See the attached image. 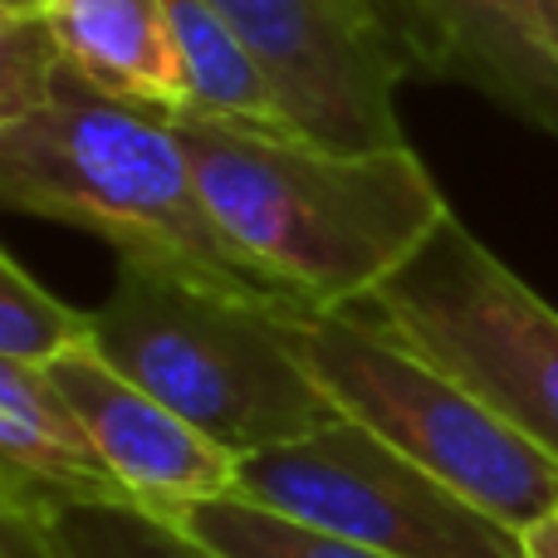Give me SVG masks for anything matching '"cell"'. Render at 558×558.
Listing matches in <instances>:
<instances>
[{
  "mask_svg": "<svg viewBox=\"0 0 558 558\" xmlns=\"http://www.w3.org/2000/svg\"><path fill=\"white\" fill-rule=\"evenodd\" d=\"M235 495L387 558H530L524 534L348 416L241 461Z\"/></svg>",
  "mask_w": 558,
  "mask_h": 558,
  "instance_id": "cell-6",
  "label": "cell"
},
{
  "mask_svg": "<svg viewBox=\"0 0 558 558\" xmlns=\"http://www.w3.org/2000/svg\"><path fill=\"white\" fill-rule=\"evenodd\" d=\"M49 0H0V15H45Z\"/></svg>",
  "mask_w": 558,
  "mask_h": 558,
  "instance_id": "cell-19",
  "label": "cell"
},
{
  "mask_svg": "<svg viewBox=\"0 0 558 558\" xmlns=\"http://www.w3.org/2000/svg\"><path fill=\"white\" fill-rule=\"evenodd\" d=\"M255 54L289 133L338 153L407 147L397 84L407 74L387 29L357 0H211Z\"/></svg>",
  "mask_w": 558,
  "mask_h": 558,
  "instance_id": "cell-7",
  "label": "cell"
},
{
  "mask_svg": "<svg viewBox=\"0 0 558 558\" xmlns=\"http://www.w3.org/2000/svg\"><path fill=\"white\" fill-rule=\"evenodd\" d=\"M167 118L231 255L314 314L367 304L451 216L412 147L338 153L299 133Z\"/></svg>",
  "mask_w": 558,
  "mask_h": 558,
  "instance_id": "cell-1",
  "label": "cell"
},
{
  "mask_svg": "<svg viewBox=\"0 0 558 558\" xmlns=\"http://www.w3.org/2000/svg\"><path fill=\"white\" fill-rule=\"evenodd\" d=\"M84 343H94V308L64 304L15 255H0V363L49 367Z\"/></svg>",
  "mask_w": 558,
  "mask_h": 558,
  "instance_id": "cell-15",
  "label": "cell"
},
{
  "mask_svg": "<svg viewBox=\"0 0 558 558\" xmlns=\"http://www.w3.org/2000/svg\"><path fill=\"white\" fill-rule=\"evenodd\" d=\"M294 348L314 383L348 422L383 436L392 451L481 505L514 534L558 514V461L520 436L451 373L373 324L357 308L289 318Z\"/></svg>",
  "mask_w": 558,
  "mask_h": 558,
  "instance_id": "cell-4",
  "label": "cell"
},
{
  "mask_svg": "<svg viewBox=\"0 0 558 558\" xmlns=\"http://www.w3.org/2000/svg\"><path fill=\"white\" fill-rule=\"evenodd\" d=\"M0 558H216L133 500H69L0 475Z\"/></svg>",
  "mask_w": 558,
  "mask_h": 558,
  "instance_id": "cell-11",
  "label": "cell"
},
{
  "mask_svg": "<svg viewBox=\"0 0 558 558\" xmlns=\"http://www.w3.org/2000/svg\"><path fill=\"white\" fill-rule=\"evenodd\" d=\"M45 373L69 397L108 471L143 510L177 514L186 505L235 495L241 461L221 451L211 436H202L192 422H182L172 407H162L147 387L118 373L94 343L64 353Z\"/></svg>",
  "mask_w": 558,
  "mask_h": 558,
  "instance_id": "cell-8",
  "label": "cell"
},
{
  "mask_svg": "<svg viewBox=\"0 0 558 558\" xmlns=\"http://www.w3.org/2000/svg\"><path fill=\"white\" fill-rule=\"evenodd\" d=\"M64 69L69 59L45 15H0V123L45 108Z\"/></svg>",
  "mask_w": 558,
  "mask_h": 558,
  "instance_id": "cell-16",
  "label": "cell"
},
{
  "mask_svg": "<svg viewBox=\"0 0 558 558\" xmlns=\"http://www.w3.org/2000/svg\"><path fill=\"white\" fill-rule=\"evenodd\" d=\"M299 304L216 279L118 260L94 308V348L235 461L333 426L338 407L289 333Z\"/></svg>",
  "mask_w": 558,
  "mask_h": 558,
  "instance_id": "cell-2",
  "label": "cell"
},
{
  "mask_svg": "<svg viewBox=\"0 0 558 558\" xmlns=\"http://www.w3.org/2000/svg\"><path fill=\"white\" fill-rule=\"evenodd\" d=\"M0 475L69 500H133L45 367L0 363Z\"/></svg>",
  "mask_w": 558,
  "mask_h": 558,
  "instance_id": "cell-12",
  "label": "cell"
},
{
  "mask_svg": "<svg viewBox=\"0 0 558 558\" xmlns=\"http://www.w3.org/2000/svg\"><path fill=\"white\" fill-rule=\"evenodd\" d=\"M167 520H177L216 558H387L363 549V544L338 539V534L314 530V524L284 520V514L265 510V505L245 500V495L186 505V510L167 514Z\"/></svg>",
  "mask_w": 558,
  "mask_h": 558,
  "instance_id": "cell-14",
  "label": "cell"
},
{
  "mask_svg": "<svg viewBox=\"0 0 558 558\" xmlns=\"http://www.w3.org/2000/svg\"><path fill=\"white\" fill-rule=\"evenodd\" d=\"M461 78L505 113L558 133V0H422Z\"/></svg>",
  "mask_w": 558,
  "mask_h": 558,
  "instance_id": "cell-9",
  "label": "cell"
},
{
  "mask_svg": "<svg viewBox=\"0 0 558 558\" xmlns=\"http://www.w3.org/2000/svg\"><path fill=\"white\" fill-rule=\"evenodd\" d=\"M45 20L69 69L98 94L153 113L186 108L167 0H49Z\"/></svg>",
  "mask_w": 558,
  "mask_h": 558,
  "instance_id": "cell-10",
  "label": "cell"
},
{
  "mask_svg": "<svg viewBox=\"0 0 558 558\" xmlns=\"http://www.w3.org/2000/svg\"><path fill=\"white\" fill-rule=\"evenodd\" d=\"M357 314L471 387L558 461V308L485 251L456 211Z\"/></svg>",
  "mask_w": 558,
  "mask_h": 558,
  "instance_id": "cell-5",
  "label": "cell"
},
{
  "mask_svg": "<svg viewBox=\"0 0 558 558\" xmlns=\"http://www.w3.org/2000/svg\"><path fill=\"white\" fill-rule=\"evenodd\" d=\"M397 45L412 78H446V49L422 0H357Z\"/></svg>",
  "mask_w": 558,
  "mask_h": 558,
  "instance_id": "cell-17",
  "label": "cell"
},
{
  "mask_svg": "<svg viewBox=\"0 0 558 558\" xmlns=\"http://www.w3.org/2000/svg\"><path fill=\"white\" fill-rule=\"evenodd\" d=\"M167 20H172V45L182 64V113L260 128V133H289L255 54L211 0H167Z\"/></svg>",
  "mask_w": 558,
  "mask_h": 558,
  "instance_id": "cell-13",
  "label": "cell"
},
{
  "mask_svg": "<svg viewBox=\"0 0 558 558\" xmlns=\"http://www.w3.org/2000/svg\"><path fill=\"white\" fill-rule=\"evenodd\" d=\"M0 202L98 235L118 260L279 299L221 241L172 118L98 94L74 69L45 108L0 123Z\"/></svg>",
  "mask_w": 558,
  "mask_h": 558,
  "instance_id": "cell-3",
  "label": "cell"
},
{
  "mask_svg": "<svg viewBox=\"0 0 558 558\" xmlns=\"http://www.w3.org/2000/svg\"><path fill=\"white\" fill-rule=\"evenodd\" d=\"M524 549H530V558H558V514L524 530Z\"/></svg>",
  "mask_w": 558,
  "mask_h": 558,
  "instance_id": "cell-18",
  "label": "cell"
}]
</instances>
